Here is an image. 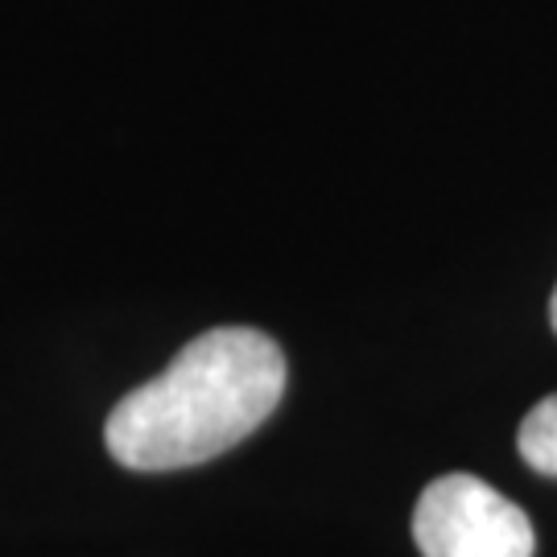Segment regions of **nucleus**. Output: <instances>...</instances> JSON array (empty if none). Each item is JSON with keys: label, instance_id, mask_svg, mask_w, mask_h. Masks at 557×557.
Masks as SVG:
<instances>
[{"label": "nucleus", "instance_id": "obj_4", "mask_svg": "<svg viewBox=\"0 0 557 557\" xmlns=\"http://www.w3.org/2000/svg\"><path fill=\"white\" fill-rule=\"evenodd\" d=\"M549 322H554V331H557V289H554V298H549Z\"/></svg>", "mask_w": 557, "mask_h": 557}, {"label": "nucleus", "instance_id": "obj_3", "mask_svg": "<svg viewBox=\"0 0 557 557\" xmlns=\"http://www.w3.org/2000/svg\"><path fill=\"white\" fill-rule=\"evenodd\" d=\"M517 446L533 471L557 479V393L529 409V418L520 421Z\"/></svg>", "mask_w": 557, "mask_h": 557}, {"label": "nucleus", "instance_id": "obj_2", "mask_svg": "<svg viewBox=\"0 0 557 557\" xmlns=\"http://www.w3.org/2000/svg\"><path fill=\"white\" fill-rule=\"evenodd\" d=\"M421 557H533L537 533L508 496L479 475L455 471L434 479L413 508Z\"/></svg>", "mask_w": 557, "mask_h": 557}, {"label": "nucleus", "instance_id": "obj_1", "mask_svg": "<svg viewBox=\"0 0 557 557\" xmlns=\"http://www.w3.org/2000/svg\"><path fill=\"white\" fill-rule=\"evenodd\" d=\"M285 356L252 326H215L108 413V455L128 471H178L232 450L273 418Z\"/></svg>", "mask_w": 557, "mask_h": 557}]
</instances>
